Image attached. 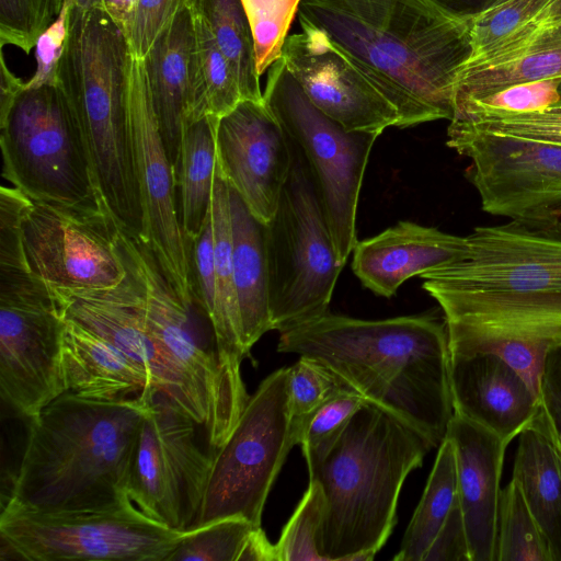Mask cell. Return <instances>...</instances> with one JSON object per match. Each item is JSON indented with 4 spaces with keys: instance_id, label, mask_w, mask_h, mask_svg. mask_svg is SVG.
Returning <instances> with one entry per match:
<instances>
[{
    "instance_id": "cell-1",
    "label": "cell",
    "mask_w": 561,
    "mask_h": 561,
    "mask_svg": "<svg viewBox=\"0 0 561 561\" xmlns=\"http://www.w3.org/2000/svg\"><path fill=\"white\" fill-rule=\"evenodd\" d=\"M456 261L423 273L444 313L450 355L503 358L540 397L547 352L561 342V229L477 227Z\"/></svg>"
},
{
    "instance_id": "cell-2",
    "label": "cell",
    "mask_w": 561,
    "mask_h": 561,
    "mask_svg": "<svg viewBox=\"0 0 561 561\" xmlns=\"http://www.w3.org/2000/svg\"><path fill=\"white\" fill-rule=\"evenodd\" d=\"M279 333L277 352L322 363L432 448L444 440L454 415L445 320L427 313L363 320L328 311Z\"/></svg>"
},
{
    "instance_id": "cell-3",
    "label": "cell",
    "mask_w": 561,
    "mask_h": 561,
    "mask_svg": "<svg viewBox=\"0 0 561 561\" xmlns=\"http://www.w3.org/2000/svg\"><path fill=\"white\" fill-rule=\"evenodd\" d=\"M298 19L354 60L397 108L399 128L451 119L472 55L470 22L423 0H301Z\"/></svg>"
},
{
    "instance_id": "cell-4",
    "label": "cell",
    "mask_w": 561,
    "mask_h": 561,
    "mask_svg": "<svg viewBox=\"0 0 561 561\" xmlns=\"http://www.w3.org/2000/svg\"><path fill=\"white\" fill-rule=\"evenodd\" d=\"M156 391L111 401L61 393L28 419L7 502L58 512L99 510L128 499L139 428Z\"/></svg>"
},
{
    "instance_id": "cell-5",
    "label": "cell",
    "mask_w": 561,
    "mask_h": 561,
    "mask_svg": "<svg viewBox=\"0 0 561 561\" xmlns=\"http://www.w3.org/2000/svg\"><path fill=\"white\" fill-rule=\"evenodd\" d=\"M430 443L366 402L318 458L307 463L324 508L317 547L324 561H369L397 523L401 488L421 467Z\"/></svg>"
},
{
    "instance_id": "cell-6",
    "label": "cell",
    "mask_w": 561,
    "mask_h": 561,
    "mask_svg": "<svg viewBox=\"0 0 561 561\" xmlns=\"http://www.w3.org/2000/svg\"><path fill=\"white\" fill-rule=\"evenodd\" d=\"M129 53L125 34L104 11L70 4L56 81L77 118L108 207L124 228L139 233L125 105Z\"/></svg>"
},
{
    "instance_id": "cell-7",
    "label": "cell",
    "mask_w": 561,
    "mask_h": 561,
    "mask_svg": "<svg viewBox=\"0 0 561 561\" xmlns=\"http://www.w3.org/2000/svg\"><path fill=\"white\" fill-rule=\"evenodd\" d=\"M119 244L134 301L182 389L186 413L216 451L249 399L242 377L224 363L208 317L182 300L144 239L122 226Z\"/></svg>"
},
{
    "instance_id": "cell-8",
    "label": "cell",
    "mask_w": 561,
    "mask_h": 561,
    "mask_svg": "<svg viewBox=\"0 0 561 561\" xmlns=\"http://www.w3.org/2000/svg\"><path fill=\"white\" fill-rule=\"evenodd\" d=\"M0 59L2 176L35 202L81 204L103 195L57 81L30 84Z\"/></svg>"
},
{
    "instance_id": "cell-9",
    "label": "cell",
    "mask_w": 561,
    "mask_h": 561,
    "mask_svg": "<svg viewBox=\"0 0 561 561\" xmlns=\"http://www.w3.org/2000/svg\"><path fill=\"white\" fill-rule=\"evenodd\" d=\"M290 141V172L277 209L265 224L271 323L278 332L327 313L344 267L310 169Z\"/></svg>"
},
{
    "instance_id": "cell-10",
    "label": "cell",
    "mask_w": 561,
    "mask_h": 561,
    "mask_svg": "<svg viewBox=\"0 0 561 561\" xmlns=\"http://www.w3.org/2000/svg\"><path fill=\"white\" fill-rule=\"evenodd\" d=\"M65 320L21 241L0 243V394L15 414L36 415L64 393Z\"/></svg>"
},
{
    "instance_id": "cell-11",
    "label": "cell",
    "mask_w": 561,
    "mask_h": 561,
    "mask_svg": "<svg viewBox=\"0 0 561 561\" xmlns=\"http://www.w3.org/2000/svg\"><path fill=\"white\" fill-rule=\"evenodd\" d=\"M289 377V367L279 368L249 397L231 433L214 454L203 505L192 529L227 517H242L261 526L272 485L297 445Z\"/></svg>"
},
{
    "instance_id": "cell-12",
    "label": "cell",
    "mask_w": 561,
    "mask_h": 561,
    "mask_svg": "<svg viewBox=\"0 0 561 561\" xmlns=\"http://www.w3.org/2000/svg\"><path fill=\"white\" fill-rule=\"evenodd\" d=\"M263 100L302 152L312 174L339 262L355 243L359 193L379 134L351 131L318 110L280 58L268 69Z\"/></svg>"
},
{
    "instance_id": "cell-13",
    "label": "cell",
    "mask_w": 561,
    "mask_h": 561,
    "mask_svg": "<svg viewBox=\"0 0 561 561\" xmlns=\"http://www.w3.org/2000/svg\"><path fill=\"white\" fill-rule=\"evenodd\" d=\"M183 533L146 516L128 497L104 508L44 512L5 502L1 540L28 561H167Z\"/></svg>"
},
{
    "instance_id": "cell-14",
    "label": "cell",
    "mask_w": 561,
    "mask_h": 561,
    "mask_svg": "<svg viewBox=\"0 0 561 561\" xmlns=\"http://www.w3.org/2000/svg\"><path fill=\"white\" fill-rule=\"evenodd\" d=\"M199 425L160 391L142 419L127 494L149 518L179 533L193 528L204 501L213 451L196 438Z\"/></svg>"
},
{
    "instance_id": "cell-15",
    "label": "cell",
    "mask_w": 561,
    "mask_h": 561,
    "mask_svg": "<svg viewBox=\"0 0 561 561\" xmlns=\"http://www.w3.org/2000/svg\"><path fill=\"white\" fill-rule=\"evenodd\" d=\"M446 145L470 159L469 180L484 211L561 229V146L455 123Z\"/></svg>"
},
{
    "instance_id": "cell-16",
    "label": "cell",
    "mask_w": 561,
    "mask_h": 561,
    "mask_svg": "<svg viewBox=\"0 0 561 561\" xmlns=\"http://www.w3.org/2000/svg\"><path fill=\"white\" fill-rule=\"evenodd\" d=\"M122 225L104 195L81 204L31 201L22 238L31 270L48 286L105 288L127 275Z\"/></svg>"
},
{
    "instance_id": "cell-17",
    "label": "cell",
    "mask_w": 561,
    "mask_h": 561,
    "mask_svg": "<svg viewBox=\"0 0 561 561\" xmlns=\"http://www.w3.org/2000/svg\"><path fill=\"white\" fill-rule=\"evenodd\" d=\"M125 105L131 165L141 210L139 236L151 248L182 300L199 307L193 278L192 241L185 236L179 218L174 169L159 129L144 62L130 53Z\"/></svg>"
},
{
    "instance_id": "cell-18",
    "label": "cell",
    "mask_w": 561,
    "mask_h": 561,
    "mask_svg": "<svg viewBox=\"0 0 561 561\" xmlns=\"http://www.w3.org/2000/svg\"><path fill=\"white\" fill-rule=\"evenodd\" d=\"M299 24L301 32L286 38L282 59L310 102L351 131L381 135L399 127L397 108L354 60L321 30Z\"/></svg>"
},
{
    "instance_id": "cell-19",
    "label": "cell",
    "mask_w": 561,
    "mask_h": 561,
    "mask_svg": "<svg viewBox=\"0 0 561 561\" xmlns=\"http://www.w3.org/2000/svg\"><path fill=\"white\" fill-rule=\"evenodd\" d=\"M216 154L228 185L268 222L290 172L291 141L264 100H242L218 119Z\"/></svg>"
},
{
    "instance_id": "cell-20",
    "label": "cell",
    "mask_w": 561,
    "mask_h": 561,
    "mask_svg": "<svg viewBox=\"0 0 561 561\" xmlns=\"http://www.w3.org/2000/svg\"><path fill=\"white\" fill-rule=\"evenodd\" d=\"M192 268L198 306L213 325L220 356L241 375L247 353L233 277L229 185L217 161L209 213L192 242Z\"/></svg>"
},
{
    "instance_id": "cell-21",
    "label": "cell",
    "mask_w": 561,
    "mask_h": 561,
    "mask_svg": "<svg viewBox=\"0 0 561 561\" xmlns=\"http://www.w3.org/2000/svg\"><path fill=\"white\" fill-rule=\"evenodd\" d=\"M446 435L455 446L457 497L470 561H495L501 477L508 445L493 432L457 413Z\"/></svg>"
},
{
    "instance_id": "cell-22",
    "label": "cell",
    "mask_w": 561,
    "mask_h": 561,
    "mask_svg": "<svg viewBox=\"0 0 561 561\" xmlns=\"http://www.w3.org/2000/svg\"><path fill=\"white\" fill-rule=\"evenodd\" d=\"M450 390L454 413L493 432L507 445L542 405L525 379L491 353L450 355Z\"/></svg>"
},
{
    "instance_id": "cell-23",
    "label": "cell",
    "mask_w": 561,
    "mask_h": 561,
    "mask_svg": "<svg viewBox=\"0 0 561 561\" xmlns=\"http://www.w3.org/2000/svg\"><path fill=\"white\" fill-rule=\"evenodd\" d=\"M466 248V237L402 220L357 240L352 270L370 291L390 298L405 280L456 261Z\"/></svg>"
},
{
    "instance_id": "cell-24",
    "label": "cell",
    "mask_w": 561,
    "mask_h": 561,
    "mask_svg": "<svg viewBox=\"0 0 561 561\" xmlns=\"http://www.w3.org/2000/svg\"><path fill=\"white\" fill-rule=\"evenodd\" d=\"M142 62L159 129L174 169L183 129L198 119L201 101L191 8L161 34Z\"/></svg>"
},
{
    "instance_id": "cell-25",
    "label": "cell",
    "mask_w": 561,
    "mask_h": 561,
    "mask_svg": "<svg viewBox=\"0 0 561 561\" xmlns=\"http://www.w3.org/2000/svg\"><path fill=\"white\" fill-rule=\"evenodd\" d=\"M65 390L93 400H119L152 387L147 374L105 337L64 317Z\"/></svg>"
},
{
    "instance_id": "cell-26",
    "label": "cell",
    "mask_w": 561,
    "mask_h": 561,
    "mask_svg": "<svg viewBox=\"0 0 561 561\" xmlns=\"http://www.w3.org/2000/svg\"><path fill=\"white\" fill-rule=\"evenodd\" d=\"M513 479L546 536L554 561H561V448L541 405L520 433Z\"/></svg>"
},
{
    "instance_id": "cell-27",
    "label": "cell",
    "mask_w": 561,
    "mask_h": 561,
    "mask_svg": "<svg viewBox=\"0 0 561 561\" xmlns=\"http://www.w3.org/2000/svg\"><path fill=\"white\" fill-rule=\"evenodd\" d=\"M232 264L244 352L272 330L265 224L229 186Z\"/></svg>"
},
{
    "instance_id": "cell-28",
    "label": "cell",
    "mask_w": 561,
    "mask_h": 561,
    "mask_svg": "<svg viewBox=\"0 0 561 561\" xmlns=\"http://www.w3.org/2000/svg\"><path fill=\"white\" fill-rule=\"evenodd\" d=\"M549 79H561V24L539 31L523 45L489 60L467 61L456 81L454 104Z\"/></svg>"
},
{
    "instance_id": "cell-29",
    "label": "cell",
    "mask_w": 561,
    "mask_h": 561,
    "mask_svg": "<svg viewBox=\"0 0 561 561\" xmlns=\"http://www.w3.org/2000/svg\"><path fill=\"white\" fill-rule=\"evenodd\" d=\"M217 117L204 116L185 125L174 164L179 218L193 242L207 219L216 171Z\"/></svg>"
},
{
    "instance_id": "cell-30",
    "label": "cell",
    "mask_w": 561,
    "mask_h": 561,
    "mask_svg": "<svg viewBox=\"0 0 561 561\" xmlns=\"http://www.w3.org/2000/svg\"><path fill=\"white\" fill-rule=\"evenodd\" d=\"M457 501V462L453 440L446 435L419 505L408 525L396 561H422Z\"/></svg>"
},
{
    "instance_id": "cell-31",
    "label": "cell",
    "mask_w": 561,
    "mask_h": 561,
    "mask_svg": "<svg viewBox=\"0 0 561 561\" xmlns=\"http://www.w3.org/2000/svg\"><path fill=\"white\" fill-rule=\"evenodd\" d=\"M229 61L243 100L263 101L252 28L241 0H193Z\"/></svg>"
},
{
    "instance_id": "cell-32",
    "label": "cell",
    "mask_w": 561,
    "mask_h": 561,
    "mask_svg": "<svg viewBox=\"0 0 561 561\" xmlns=\"http://www.w3.org/2000/svg\"><path fill=\"white\" fill-rule=\"evenodd\" d=\"M495 561H554L549 542L513 478L501 492Z\"/></svg>"
},
{
    "instance_id": "cell-33",
    "label": "cell",
    "mask_w": 561,
    "mask_h": 561,
    "mask_svg": "<svg viewBox=\"0 0 561 561\" xmlns=\"http://www.w3.org/2000/svg\"><path fill=\"white\" fill-rule=\"evenodd\" d=\"M191 11L201 80L198 119L204 116L220 118L243 100L239 82L202 15L192 8Z\"/></svg>"
},
{
    "instance_id": "cell-34",
    "label": "cell",
    "mask_w": 561,
    "mask_h": 561,
    "mask_svg": "<svg viewBox=\"0 0 561 561\" xmlns=\"http://www.w3.org/2000/svg\"><path fill=\"white\" fill-rule=\"evenodd\" d=\"M255 526L242 517H227L182 534L167 561H239Z\"/></svg>"
},
{
    "instance_id": "cell-35",
    "label": "cell",
    "mask_w": 561,
    "mask_h": 561,
    "mask_svg": "<svg viewBox=\"0 0 561 561\" xmlns=\"http://www.w3.org/2000/svg\"><path fill=\"white\" fill-rule=\"evenodd\" d=\"M560 81L561 79H549L519 83L483 98L455 103L451 119H477L542 111L561 100Z\"/></svg>"
},
{
    "instance_id": "cell-36",
    "label": "cell",
    "mask_w": 561,
    "mask_h": 561,
    "mask_svg": "<svg viewBox=\"0 0 561 561\" xmlns=\"http://www.w3.org/2000/svg\"><path fill=\"white\" fill-rule=\"evenodd\" d=\"M551 0H501L470 21L472 55L470 60L484 59L531 22Z\"/></svg>"
},
{
    "instance_id": "cell-37",
    "label": "cell",
    "mask_w": 561,
    "mask_h": 561,
    "mask_svg": "<svg viewBox=\"0 0 561 561\" xmlns=\"http://www.w3.org/2000/svg\"><path fill=\"white\" fill-rule=\"evenodd\" d=\"M300 1L241 0L253 33L260 76L282 58L287 33Z\"/></svg>"
},
{
    "instance_id": "cell-38",
    "label": "cell",
    "mask_w": 561,
    "mask_h": 561,
    "mask_svg": "<svg viewBox=\"0 0 561 561\" xmlns=\"http://www.w3.org/2000/svg\"><path fill=\"white\" fill-rule=\"evenodd\" d=\"M289 377L291 421L297 445L306 420L322 403L348 388L317 359L299 355Z\"/></svg>"
},
{
    "instance_id": "cell-39",
    "label": "cell",
    "mask_w": 561,
    "mask_h": 561,
    "mask_svg": "<svg viewBox=\"0 0 561 561\" xmlns=\"http://www.w3.org/2000/svg\"><path fill=\"white\" fill-rule=\"evenodd\" d=\"M68 0H0V44L26 55L57 20Z\"/></svg>"
},
{
    "instance_id": "cell-40",
    "label": "cell",
    "mask_w": 561,
    "mask_h": 561,
    "mask_svg": "<svg viewBox=\"0 0 561 561\" xmlns=\"http://www.w3.org/2000/svg\"><path fill=\"white\" fill-rule=\"evenodd\" d=\"M323 508L324 499L320 485L309 481L306 493L275 545L278 561H324L317 547Z\"/></svg>"
},
{
    "instance_id": "cell-41",
    "label": "cell",
    "mask_w": 561,
    "mask_h": 561,
    "mask_svg": "<svg viewBox=\"0 0 561 561\" xmlns=\"http://www.w3.org/2000/svg\"><path fill=\"white\" fill-rule=\"evenodd\" d=\"M366 402L359 393L346 389L330 398L309 415L302 426L298 444L307 463L332 445L352 416Z\"/></svg>"
},
{
    "instance_id": "cell-42",
    "label": "cell",
    "mask_w": 561,
    "mask_h": 561,
    "mask_svg": "<svg viewBox=\"0 0 561 561\" xmlns=\"http://www.w3.org/2000/svg\"><path fill=\"white\" fill-rule=\"evenodd\" d=\"M450 123L495 134L561 146V100L538 112L477 119H451Z\"/></svg>"
},
{
    "instance_id": "cell-43",
    "label": "cell",
    "mask_w": 561,
    "mask_h": 561,
    "mask_svg": "<svg viewBox=\"0 0 561 561\" xmlns=\"http://www.w3.org/2000/svg\"><path fill=\"white\" fill-rule=\"evenodd\" d=\"M193 0H138L131 24L125 35L130 54L142 60L161 34Z\"/></svg>"
},
{
    "instance_id": "cell-44",
    "label": "cell",
    "mask_w": 561,
    "mask_h": 561,
    "mask_svg": "<svg viewBox=\"0 0 561 561\" xmlns=\"http://www.w3.org/2000/svg\"><path fill=\"white\" fill-rule=\"evenodd\" d=\"M70 4L71 2L68 0L57 20L37 39L35 46L36 70L27 81L30 84L56 81L57 66L67 37Z\"/></svg>"
},
{
    "instance_id": "cell-45",
    "label": "cell",
    "mask_w": 561,
    "mask_h": 561,
    "mask_svg": "<svg viewBox=\"0 0 561 561\" xmlns=\"http://www.w3.org/2000/svg\"><path fill=\"white\" fill-rule=\"evenodd\" d=\"M422 561H470L467 531L458 497Z\"/></svg>"
},
{
    "instance_id": "cell-46",
    "label": "cell",
    "mask_w": 561,
    "mask_h": 561,
    "mask_svg": "<svg viewBox=\"0 0 561 561\" xmlns=\"http://www.w3.org/2000/svg\"><path fill=\"white\" fill-rule=\"evenodd\" d=\"M540 397L543 405L561 407V342L546 354L540 374Z\"/></svg>"
},
{
    "instance_id": "cell-47",
    "label": "cell",
    "mask_w": 561,
    "mask_h": 561,
    "mask_svg": "<svg viewBox=\"0 0 561 561\" xmlns=\"http://www.w3.org/2000/svg\"><path fill=\"white\" fill-rule=\"evenodd\" d=\"M558 24H561V0H551L539 12V14L536 18H534L530 23L520 28L507 44H505L497 51L482 60H489L500 54L514 49L523 45L526 41H528L533 35H535L539 31L553 27Z\"/></svg>"
},
{
    "instance_id": "cell-48",
    "label": "cell",
    "mask_w": 561,
    "mask_h": 561,
    "mask_svg": "<svg viewBox=\"0 0 561 561\" xmlns=\"http://www.w3.org/2000/svg\"><path fill=\"white\" fill-rule=\"evenodd\" d=\"M445 15L470 22L501 0H423Z\"/></svg>"
},
{
    "instance_id": "cell-49",
    "label": "cell",
    "mask_w": 561,
    "mask_h": 561,
    "mask_svg": "<svg viewBox=\"0 0 561 561\" xmlns=\"http://www.w3.org/2000/svg\"><path fill=\"white\" fill-rule=\"evenodd\" d=\"M239 561H278L276 546L270 542L262 527L251 533Z\"/></svg>"
},
{
    "instance_id": "cell-50",
    "label": "cell",
    "mask_w": 561,
    "mask_h": 561,
    "mask_svg": "<svg viewBox=\"0 0 561 561\" xmlns=\"http://www.w3.org/2000/svg\"><path fill=\"white\" fill-rule=\"evenodd\" d=\"M138 0H99L98 8L104 11L126 35Z\"/></svg>"
},
{
    "instance_id": "cell-51",
    "label": "cell",
    "mask_w": 561,
    "mask_h": 561,
    "mask_svg": "<svg viewBox=\"0 0 561 561\" xmlns=\"http://www.w3.org/2000/svg\"><path fill=\"white\" fill-rule=\"evenodd\" d=\"M542 408L548 416L553 435L561 448V407L542 404Z\"/></svg>"
},
{
    "instance_id": "cell-52",
    "label": "cell",
    "mask_w": 561,
    "mask_h": 561,
    "mask_svg": "<svg viewBox=\"0 0 561 561\" xmlns=\"http://www.w3.org/2000/svg\"><path fill=\"white\" fill-rule=\"evenodd\" d=\"M71 4L81 9L90 10L98 8L99 0H70Z\"/></svg>"
},
{
    "instance_id": "cell-53",
    "label": "cell",
    "mask_w": 561,
    "mask_h": 561,
    "mask_svg": "<svg viewBox=\"0 0 561 561\" xmlns=\"http://www.w3.org/2000/svg\"><path fill=\"white\" fill-rule=\"evenodd\" d=\"M559 93L561 95V81H560V84H559Z\"/></svg>"
}]
</instances>
